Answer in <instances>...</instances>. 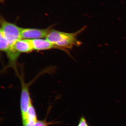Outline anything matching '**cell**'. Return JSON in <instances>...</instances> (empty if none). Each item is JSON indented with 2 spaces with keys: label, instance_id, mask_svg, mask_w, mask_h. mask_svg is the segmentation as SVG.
I'll use <instances>...</instances> for the list:
<instances>
[{
  "label": "cell",
  "instance_id": "obj_6",
  "mask_svg": "<svg viewBox=\"0 0 126 126\" xmlns=\"http://www.w3.org/2000/svg\"><path fill=\"white\" fill-rule=\"evenodd\" d=\"M14 49L19 53H29L34 50L31 40L21 39L12 45Z\"/></svg>",
  "mask_w": 126,
  "mask_h": 126
},
{
  "label": "cell",
  "instance_id": "obj_10",
  "mask_svg": "<svg viewBox=\"0 0 126 126\" xmlns=\"http://www.w3.org/2000/svg\"><path fill=\"white\" fill-rule=\"evenodd\" d=\"M78 126H89L86 118L83 116L81 117L79 120Z\"/></svg>",
  "mask_w": 126,
  "mask_h": 126
},
{
  "label": "cell",
  "instance_id": "obj_3",
  "mask_svg": "<svg viewBox=\"0 0 126 126\" xmlns=\"http://www.w3.org/2000/svg\"><path fill=\"white\" fill-rule=\"evenodd\" d=\"M23 76L22 75H18L21 84L20 107L23 126H24L27 124L28 111L32 103L29 90V85L25 82Z\"/></svg>",
  "mask_w": 126,
  "mask_h": 126
},
{
  "label": "cell",
  "instance_id": "obj_9",
  "mask_svg": "<svg viewBox=\"0 0 126 126\" xmlns=\"http://www.w3.org/2000/svg\"><path fill=\"white\" fill-rule=\"evenodd\" d=\"M54 124L53 122H47L46 120L37 121L33 126H48L51 124Z\"/></svg>",
  "mask_w": 126,
  "mask_h": 126
},
{
  "label": "cell",
  "instance_id": "obj_4",
  "mask_svg": "<svg viewBox=\"0 0 126 126\" xmlns=\"http://www.w3.org/2000/svg\"><path fill=\"white\" fill-rule=\"evenodd\" d=\"M51 29V26L46 29L22 28L21 38L30 40L46 38Z\"/></svg>",
  "mask_w": 126,
  "mask_h": 126
},
{
  "label": "cell",
  "instance_id": "obj_5",
  "mask_svg": "<svg viewBox=\"0 0 126 126\" xmlns=\"http://www.w3.org/2000/svg\"><path fill=\"white\" fill-rule=\"evenodd\" d=\"M34 50H45L52 49H58L64 50L69 54L67 49H64L61 47H59L53 44L47 39H38L31 40Z\"/></svg>",
  "mask_w": 126,
  "mask_h": 126
},
{
  "label": "cell",
  "instance_id": "obj_8",
  "mask_svg": "<svg viewBox=\"0 0 126 126\" xmlns=\"http://www.w3.org/2000/svg\"><path fill=\"white\" fill-rule=\"evenodd\" d=\"M0 49L1 51L6 53L10 49L12 45L1 32H0Z\"/></svg>",
  "mask_w": 126,
  "mask_h": 126
},
{
  "label": "cell",
  "instance_id": "obj_2",
  "mask_svg": "<svg viewBox=\"0 0 126 126\" xmlns=\"http://www.w3.org/2000/svg\"><path fill=\"white\" fill-rule=\"evenodd\" d=\"M0 24V32H2L11 45H13L17 40L22 39V28L18 27L15 24L8 22L2 16H1Z\"/></svg>",
  "mask_w": 126,
  "mask_h": 126
},
{
  "label": "cell",
  "instance_id": "obj_7",
  "mask_svg": "<svg viewBox=\"0 0 126 126\" xmlns=\"http://www.w3.org/2000/svg\"><path fill=\"white\" fill-rule=\"evenodd\" d=\"M37 121L36 111L32 103L28 111L27 124L23 126H33Z\"/></svg>",
  "mask_w": 126,
  "mask_h": 126
},
{
  "label": "cell",
  "instance_id": "obj_1",
  "mask_svg": "<svg viewBox=\"0 0 126 126\" xmlns=\"http://www.w3.org/2000/svg\"><path fill=\"white\" fill-rule=\"evenodd\" d=\"M85 29L83 27L74 33H69L51 29L46 39L59 47L66 49L79 46L82 43L77 39L78 35Z\"/></svg>",
  "mask_w": 126,
  "mask_h": 126
}]
</instances>
